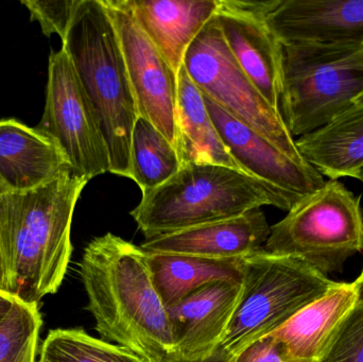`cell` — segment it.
<instances>
[{"label": "cell", "mask_w": 363, "mask_h": 362, "mask_svg": "<svg viewBox=\"0 0 363 362\" xmlns=\"http://www.w3.org/2000/svg\"><path fill=\"white\" fill-rule=\"evenodd\" d=\"M80 273L89 297L87 310L104 339L147 362L174 356L167 310L140 246L112 233L95 238L83 253Z\"/></svg>", "instance_id": "6da1fadb"}, {"label": "cell", "mask_w": 363, "mask_h": 362, "mask_svg": "<svg viewBox=\"0 0 363 362\" xmlns=\"http://www.w3.org/2000/svg\"><path fill=\"white\" fill-rule=\"evenodd\" d=\"M89 181L72 170L33 191L0 201V247L8 295L38 304L59 290L72 253V217Z\"/></svg>", "instance_id": "7a4b0ae2"}, {"label": "cell", "mask_w": 363, "mask_h": 362, "mask_svg": "<svg viewBox=\"0 0 363 362\" xmlns=\"http://www.w3.org/2000/svg\"><path fill=\"white\" fill-rule=\"evenodd\" d=\"M302 198L219 165L186 164L161 186L143 193L130 214L147 239L275 206L289 212Z\"/></svg>", "instance_id": "3957f363"}, {"label": "cell", "mask_w": 363, "mask_h": 362, "mask_svg": "<svg viewBox=\"0 0 363 362\" xmlns=\"http://www.w3.org/2000/svg\"><path fill=\"white\" fill-rule=\"evenodd\" d=\"M62 47L97 113L111 174L130 179L132 133L140 115L118 38L102 0H77Z\"/></svg>", "instance_id": "277c9868"}, {"label": "cell", "mask_w": 363, "mask_h": 362, "mask_svg": "<svg viewBox=\"0 0 363 362\" xmlns=\"http://www.w3.org/2000/svg\"><path fill=\"white\" fill-rule=\"evenodd\" d=\"M336 285L294 257L262 250L242 259L240 295L220 348L237 356Z\"/></svg>", "instance_id": "5b68a950"}, {"label": "cell", "mask_w": 363, "mask_h": 362, "mask_svg": "<svg viewBox=\"0 0 363 362\" xmlns=\"http://www.w3.org/2000/svg\"><path fill=\"white\" fill-rule=\"evenodd\" d=\"M362 198L339 180L324 182L271 227L264 252L300 259L328 276L363 249Z\"/></svg>", "instance_id": "8992f818"}, {"label": "cell", "mask_w": 363, "mask_h": 362, "mask_svg": "<svg viewBox=\"0 0 363 362\" xmlns=\"http://www.w3.org/2000/svg\"><path fill=\"white\" fill-rule=\"evenodd\" d=\"M362 94V47L284 46L279 110L294 137L323 127Z\"/></svg>", "instance_id": "52a82bcc"}, {"label": "cell", "mask_w": 363, "mask_h": 362, "mask_svg": "<svg viewBox=\"0 0 363 362\" xmlns=\"http://www.w3.org/2000/svg\"><path fill=\"white\" fill-rule=\"evenodd\" d=\"M184 68L199 91L228 115L304 163L279 111L264 99L226 46L215 15L187 49Z\"/></svg>", "instance_id": "ba28073f"}, {"label": "cell", "mask_w": 363, "mask_h": 362, "mask_svg": "<svg viewBox=\"0 0 363 362\" xmlns=\"http://www.w3.org/2000/svg\"><path fill=\"white\" fill-rule=\"evenodd\" d=\"M38 130L59 145L72 172L87 181L110 172V153L95 108L65 49L51 52Z\"/></svg>", "instance_id": "9c48e42d"}, {"label": "cell", "mask_w": 363, "mask_h": 362, "mask_svg": "<svg viewBox=\"0 0 363 362\" xmlns=\"http://www.w3.org/2000/svg\"><path fill=\"white\" fill-rule=\"evenodd\" d=\"M125 57L138 115L179 149L178 74L121 0H102Z\"/></svg>", "instance_id": "30bf717a"}, {"label": "cell", "mask_w": 363, "mask_h": 362, "mask_svg": "<svg viewBox=\"0 0 363 362\" xmlns=\"http://www.w3.org/2000/svg\"><path fill=\"white\" fill-rule=\"evenodd\" d=\"M277 0H219L215 18L235 61L272 108L279 111L284 45L268 23Z\"/></svg>", "instance_id": "8fae6325"}, {"label": "cell", "mask_w": 363, "mask_h": 362, "mask_svg": "<svg viewBox=\"0 0 363 362\" xmlns=\"http://www.w3.org/2000/svg\"><path fill=\"white\" fill-rule=\"evenodd\" d=\"M203 98L222 140L247 176L298 198L315 193L324 184V176L307 162H296L228 115L211 98L204 95Z\"/></svg>", "instance_id": "7c38bea8"}, {"label": "cell", "mask_w": 363, "mask_h": 362, "mask_svg": "<svg viewBox=\"0 0 363 362\" xmlns=\"http://www.w3.org/2000/svg\"><path fill=\"white\" fill-rule=\"evenodd\" d=\"M268 23L284 46L363 48V0H277Z\"/></svg>", "instance_id": "4fadbf2b"}, {"label": "cell", "mask_w": 363, "mask_h": 362, "mask_svg": "<svg viewBox=\"0 0 363 362\" xmlns=\"http://www.w3.org/2000/svg\"><path fill=\"white\" fill-rule=\"evenodd\" d=\"M240 295L238 283L213 282L167 306L174 355L196 361L213 354L221 344Z\"/></svg>", "instance_id": "5bb4252c"}, {"label": "cell", "mask_w": 363, "mask_h": 362, "mask_svg": "<svg viewBox=\"0 0 363 362\" xmlns=\"http://www.w3.org/2000/svg\"><path fill=\"white\" fill-rule=\"evenodd\" d=\"M271 227L260 208L236 218L206 223L146 239V253L239 261L264 250Z\"/></svg>", "instance_id": "9a60e30c"}, {"label": "cell", "mask_w": 363, "mask_h": 362, "mask_svg": "<svg viewBox=\"0 0 363 362\" xmlns=\"http://www.w3.org/2000/svg\"><path fill=\"white\" fill-rule=\"evenodd\" d=\"M358 302L354 283H337L271 334L284 362H320Z\"/></svg>", "instance_id": "2e32d148"}, {"label": "cell", "mask_w": 363, "mask_h": 362, "mask_svg": "<svg viewBox=\"0 0 363 362\" xmlns=\"http://www.w3.org/2000/svg\"><path fill=\"white\" fill-rule=\"evenodd\" d=\"M72 170L57 142L14 118L0 120V181L8 191H33Z\"/></svg>", "instance_id": "e0dca14e"}, {"label": "cell", "mask_w": 363, "mask_h": 362, "mask_svg": "<svg viewBox=\"0 0 363 362\" xmlns=\"http://www.w3.org/2000/svg\"><path fill=\"white\" fill-rule=\"evenodd\" d=\"M177 74L219 0H121Z\"/></svg>", "instance_id": "ac0fdd59"}, {"label": "cell", "mask_w": 363, "mask_h": 362, "mask_svg": "<svg viewBox=\"0 0 363 362\" xmlns=\"http://www.w3.org/2000/svg\"><path fill=\"white\" fill-rule=\"evenodd\" d=\"M296 145L322 176L355 179L363 168V103L354 102L323 127L298 137Z\"/></svg>", "instance_id": "d6986e66"}, {"label": "cell", "mask_w": 363, "mask_h": 362, "mask_svg": "<svg viewBox=\"0 0 363 362\" xmlns=\"http://www.w3.org/2000/svg\"><path fill=\"white\" fill-rule=\"evenodd\" d=\"M178 154L182 166L219 165L245 174L222 140L202 93L184 66L178 74Z\"/></svg>", "instance_id": "ffe728a7"}, {"label": "cell", "mask_w": 363, "mask_h": 362, "mask_svg": "<svg viewBox=\"0 0 363 362\" xmlns=\"http://www.w3.org/2000/svg\"><path fill=\"white\" fill-rule=\"evenodd\" d=\"M147 257L155 288L166 307L211 283L241 282L242 259L220 261L162 253H147Z\"/></svg>", "instance_id": "44dd1931"}, {"label": "cell", "mask_w": 363, "mask_h": 362, "mask_svg": "<svg viewBox=\"0 0 363 362\" xmlns=\"http://www.w3.org/2000/svg\"><path fill=\"white\" fill-rule=\"evenodd\" d=\"M181 167L174 147L150 121L140 117L132 133L130 179L145 193L167 182Z\"/></svg>", "instance_id": "7402d4cb"}, {"label": "cell", "mask_w": 363, "mask_h": 362, "mask_svg": "<svg viewBox=\"0 0 363 362\" xmlns=\"http://www.w3.org/2000/svg\"><path fill=\"white\" fill-rule=\"evenodd\" d=\"M38 362H147L123 346L96 339L83 329H53Z\"/></svg>", "instance_id": "603a6c76"}, {"label": "cell", "mask_w": 363, "mask_h": 362, "mask_svg": "<svg viewBox=\"0 0 363 362\" xmlns=\"http://www.w3.org/2000/svg\"><path fill=\"white\" fill-rule=\"evenodd\" d=\"M42 325L38 304L15 300L0 324V362H35Z\"/></svg>", "instance_id": "cb8c5ba5"}, {"label": "cell", "mask_w": 363, "mask_h": 362, "mask_svg": "<svg viewBox=\"0 0 363 362\" xmlns=\"http://www.w3.org/2000/svg\"><path fill=\"white\" fill-rule=\"evenodd\" d=\"M320 362H363V301L345 318Z\"/></svg>", "instance_id": "d4e9b609"}, {"label": "cell", "mask_w": 363, "mask_h": 362, "mask_svg": "<svg viewBox=\"0 0 363 362\" xmlns=\"http://www.w3.org/2000/svg\"><path fill=\"white\" fill-rule=\"evenodd\" d=\"M21 4L29 11L32 21H38L46 36L52 34L63 40L72 21L77 0H21Z\"/></svg>", "instance_id": "484cf974"}, {"label": "cell", "mask_w": 363, "mask_h": 362, "mask_svg": "<svg viewBox=\"0 0 363 362\" xmlns=\"http://www.w3.org/2000/svg\"><path fill=\"white\" fill-rule=\"evenodd\" d=\"M234 362H284L272 336H267L235 356Z\"/></svg>", "instance_id": "4316f807"}, {"label": "cell", "mask_w": 363, "mask_h": 362, "mask_svg": "<svg viewBox=\"0 0 363 362\" xmlns=\"http://www.w3.org/2000/svg\"><path fill=\"white\" fill-rule=\"evenodd\" d=\"M235 356L228 354L223 349L218 348L213 354L204 358L196 359V361H184V359L177 358V357H170L165 362H234Z\"/></svg>", "instance_id": "83f0119b"}, {"label": "cell", "mask_w": 363, "mask_h": 362, "mask_svg": "<svg viewBox=\"0 0 363 362\" xmlns=\"http://www.w3.org/2000/svg\"><path fill=\"white\" fill-rule=\"evenodd\" d=\"M15 299L8 293L0 291V324L8 317L14 305Z\"/></svg>", "instance_id": "f1b7e54d"}, {"label": "cell", "mask_w": 363, "mask_h": 362, "mask_svg": "<svg viewBox=\"0 0 363 362\" xmlns=\"http://www.w3.org/2000/svg\"><path fill=\"white\" fill-rule=\"evenodd\" d=\"M0 291H2V293H8V289H6V269H4L1 247H0Z\"/></svg>", "instance_id": "f546056e"}, {"label": "cell", "mask_w": 363, "mask_h": 362, "mask_svg": "<svg viewBox=\"0 0 363 362\" xmlns=\"http://www.w3.org/2000/svg\"><path fill=\"white\" fill-rule=\"evenodd\" d=\"M354 284L357 289L358 302H362L363 301V276H359L358 280L354 282Z\"/></svg>", "instance_id": "4dcf8cb0"}, {"label": "cell", "mask_w": 363, "mask_h": 362, "mask_svg": "<svg viewBox=\"0 0 363 362\" xmlns=\"http://www.w3.org/2000/svg\"><path fill=\"white\" fill-rule=\"evenodd\" d=\"M8 193L9 191H6V187H4V185L2 184L1 181H0V201L4 199V196H6Z\"/></svg>", "instance_id": "1f68e13d"}, {"label": "cell", "mask_w": 363, "mask_h": 362, "mask_svg": "<svg viewBox=\"0 0 363 362\" xmlns=\"http://www.w3.org/2000/svg\"><path fill=\"white\" fill-rule=\"evenodd\" d=\"M355 179H357V180H359L360 182L363 184V168L362 170H360L359 172H358L357 174H356Z\"/></svg>", "instance_id": "d6a6232c"}, {"label": "cell", "mask_w": 363, "mask_h": 362, "mask_svg": "<svg viewBox=\"0 0 363 362\" xmlns=\"http://www.w3.org/2000/svg\"><path fill=\"white\" fill-rule=\"evenodd\" d=\"M355 102H358V103H363V94L357 98V100H356Z\"/></svg>", "instance_id": "836d02e7"}, {"label": "cell", "mask_w": 363, "mask_h": 362, "mask_svg": "<svg viewBox=\"0 0 363 362\" xmlns=\"http://www.w3.org/2000/svg\"><path fill=\"white\" fill-rule=\"evenodd\" d=\"M360 276H363V269H362V274H360Z\"/></svg>", "instance_id": "e575fe53"}]
</instances>
